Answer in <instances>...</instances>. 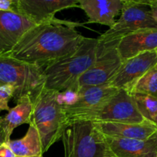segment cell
Returning a JSON list of instances; mask_svg holds the SVG:
<instances>
[{"instance_id":"obj_1","label":"cell","mask_w":157,"mask_h":157,"mask_svg":"<svg viewBox=\"0 0 157 157\" xmlns=\"http://www.w3.org/2000/svg\"><path fill=\"white\" fill-rule=\"evenodd\" d=\"M81 25L56 18L36 25L21 37L10 57L44 69L77 50L84 38L76 30Z\"/></svg>"},{"instance_id":"obj_2","label":"cell","mask_w":157,"mask_h":157,"mask_svg":"<svg viewBox=\"0 0 157 157\" xmlns=\"http://www.w3.org/2000/svg\"><path fill=\"white\" fill-rule=\"evenodd\" d=\"M98 44V38L84 37L75 52L46 66L42 71L43 87L57 92L79 90L78 81L95 61Z\"/></svg>"},{"instance_id":"obj_3","label":"cell","mask_w":157,"mask_h":157,"mask_svg":"<svg viewBox=\"0 0 157 157\" xmlns=\"http://www.w3.org/2000/svg\"><path fill=\"white\" fill-rule=\"evenodd\" d=\"M57 91L41 85L32 96V121L39 133L44 153L61 139L67 127L62 107L57 101Z\"/></svg>"},{"instance_id":"obj_4","label":"cell","mask_w":157,"mask_h":157,"mask_svg":"<svg viewBox=\"0 0 157 157\" xmlns=\"http://www.w3.org/2000/svg\"><path fill=\"white\" fill-rule=\"evenodd\" d=\"M61 139L64 157H114L105 136L93 121L68 124Z\"/></svg>"},{"instance_id":"obj_5","label":"cell","mask_w":157,"mask_h":157,"mask_svg":"<svg viewBox=\"0 0 157 157\" xmlns=\"http://www.w3.org/2000/svg\"><path fill=\"white\" fill-rule=\"evenodd\" d=\"M42 71L10 56L0 57V86H11L15 89V101L24 95L32 96L44 82Z\"/></svg>"},{"instance_id":"obj_6","label":"cell","mask_w":157,"mask_h":157,"mask_svg":"<svg viewBox=\"0 0 157 157\" xmlns=\"http://www.w3.org/2000/svg\"><path fill=\"white\" fill-rule=\"evenodd\" d=\"M119 19L114 25L98 38L101 41L121 40L128 34L144 30L157 29L150 13L149 0H125Z\"/></svg>"},{"instance_id":"obj_7","label":"cell","mask_w":157,"mask_h":157,"mask_svg":"<svg viewBox=\"0 0 157 157\" xmlns=\"http://www.w3.org/2000/svg\"><path fill=\"white\" fill-rule=\"evenodd\" d=\"M119 41H101L98 40L96 59L91 67L78 80L77 84L78 89L98 87L110 83L123 63L117 50Z\"/></svg>"},{"instance_id":"obj_8","label":"cell","mask_w":157,"mask_h":157,"mask_svg":"<svg viewBox=\"0 0 157 157\" xmlns=\"http://www.w3.org/2000/svg\"><path fill=\"white\" fill-rule=\"evenodd\" d=\"M117 91L118 89L109 84L79 88L76 102L71 106L61 107L67 126L78 121H92Z\"/></svg>"},{"instance_id":"obj_9","label":"cell","mask_w":157,"mask_h":157,"mask_svg":"<svg viewBox=\"0 0 157 157\" xmlns=\"http://www.w3.org/2000/svg\"><path fill=\"white\" fill-rule=\"evenodd\" d=\"M147 121L143 117L131 94L125 90L117 93L97 113L92 121L121 124H140Z\"/></svg>"},{"instance_id":"obj_10","label":"cell","mask_w":157,"mask_h":157,"mask_svg":"<svg viewBox=\"0 0 157 157\" xmlns=\"http://www.w3.org/2000/svg\"><path fill=\"white\" fill-rule=\"evenodd\" d=\"M157 64V51L144 52L123 61L121 67L109 85L118 90H125L130 94L133 86Z\"/></svg>"},{"instance_id":"obj_11","label":"cell","mask_w":157,"mask_h":157,"mask_svg":"<svg viewBox=\"0 0 157 157\" xmlns=\"http://www.w3.org/2000/svg\"><path fill=\"white\" fill-rule=\"evenodd\" d=\"M36 25L13 11H0V57L10 56L21 37Z\"/></svg>"},{"instance_id":"obj_12","label":"cell","mask_w":157,"mask_h":157,"mask_svg":"<svg viewBox=\"0 0 157 157\" xmlns=\"http://www.w3.org/2000/svg\"><path fill=\"white\" fill-rule=\"evenodd\" d=\"M73 7H78V0H15L14 12L39 25L55 18L59 11Z\"/></svg>"},{"instance_id":"obj_13","label":"cell","mask_w":157,"mask_h":157,"mask_svg":"<svg viewBox=\"0 0 157 157\" xmlns=\"http://www.w3.org/2000/svg\"><path fill=\"white\" fill-rule=\"evenodd\" d=\"M125 0H78V8L88 18L84 24H96L108 26L114 25L116 17L121 12Z\"/></svg>"},{"instance_id":"obj_14","label":"cell","mask_w":157,"mask_h":157,"mask_svg":"<svg viewBox=\"0 0 157 157\" xmlns=\"http://www.w3.org/2000/svg\"><path fill=\"white\" fill-rule=\"evenodd\" d=\"M105 137L114 157H157V131L144 140Z\"/></svg>"},{"instance_id":"obj_15","label":"cell","mask_w":157,"mask_h":157,"mask_svg":"<svg viewBox=\"0 0 157 157\" xmlns=\"http://www.w3.org/2000/svg\"><path fill=\"white\" fill-rule=\"evenodd\" d=\"M157 49V29L128 34L119 41L117 50L123 61L144 52Z\"/></svg>"},{"instance_id":"obj_16","label":"cell","mask_w":157,"mask_h":157,"mask_svg":"<svg viewBox=\"0 0 157 157\" xmlns=\"http://www.w3.org/2000/svg\"><path fill=\"white\" fill-rule=\"evenodd\" d=\"M94 123L103 134L110 137L144 140L153 136L157 131L156 126L148 121H145L140 124Z\"/></svg>"},{"instance_id":"obj_17","label":"cell","mask_w":157,"mask_h":157,"mask_svg":"<svg viewBox=\"0 0 157 157\" xmlns=\"http://www.w3.org/2000/svg\"><path fill=\"white\" fill-rule=\"evenodd\" d=\"M33 104L32 96L24 95L16 101V105L8 111L4 117H0V126L6 136V144L11 140V135L16 127L32 122Z\"/></svg>"},{"instance_id":"obj_18","label":"cell","mask_w":157,"mask_h":157,"mask_svg":"<svg viewBox=\"0 0 157 157\" xmlns=\"http://www.w3.org/2000/svg\"><path fill=\"white\" fill-rule=\"evenodd\" d=\"M7 144L18 157L41 156L44 153L39 133L32 121L29 124L25 136L21 139L10 140Z\"/></svg>"},{"instance_id":"obj_19","label":"cell","mask_w":157,"mask_h":157,"mask_svg":"<svg viewBox=\"0 0 157 157\" xmlns=\"http://www.w3.org/2000/svg\"><path fill=\"white\" fill-rule=\"evenodd\" d=\"M143 94L157 100V69L153 67L133 86L130 94Z\"/></svg>"},{"instance_id":"obj_20","label":"cell","mask_w":157,"mask_h":157,"mask_svg":"<svg viewBox=\"0 0 157 157\" xmlns=\"http://www.w3.org/2000/svg\"><path fill=\"white\" fill-rule=\"evenodd\" d=\"M131 94L143 117L153 123L157 114V100L153 97L143 94L136 93Z\"/></svg>"},{"instance_id":"obj_21","label":"cell","mask_w":157,"mask_h":157,"mask_svg":"<svg viewBox=\"0 0 157 157\" xmlns=\"http://www.w3.org/2000/svg\"><path fill=\"white\" fill-rule=\"evenodd\" d=\"M79 90L68 89L64 91L58 92L57 94V101L61 107H67L75 104L78 98Z\"/></svg>"},{"instance_id":"obj_22","label":"cell","mask_w":157,"mask_h":157,"mask_svg":"<svg viewBox=\"0 0 157 157\" xmlns=\"http://www.w3.org/2000/svg\"><path fill=\"white\" fill-rule=\"evenodd\" d=\"M15 89L11 86H0V113L3 110L9 111V102L14 98Z\"/></svg>"},{"instance_id":"obj_23","label":"cell","mask_w":157,"mask_h":157,"mask_svg":"<svg viewBox=\"0 0 157 157\" xmlns=\"http://www.w3.org/2000/svg\"><path fill=\"white\" fill-rule=\"evenodd\" d=\"M15 0H0V11H13Z\"/></svg>"},{"instance_id":"obj_24","label":"cell","mask_w":157,"mask_h":157,"mask_svg":"<svg viewBox=\"0 0 157 157\" xmlns=\"http://www.w3.org/2000/svg\"><path fill=\"white\" fill-rule=\"evenodd\" d=\"M0 157H16L7 144L0 145Z\"/></svg>"},{"instance_id":"obj_25","label":"cell","mask_w":157,"mask_h":157,"mask_svg":"<svg viewBox=\"0 0 157 157\" xmlns=\"http://www.w3.org/2000/svg\"><path fill=\"white\" fill-rule=\"evenodd\" d=\"M149 6L152 18L157 24V0H149Z\"/></svg>"},{"instance_id":"obj_26","label":"cell","mask_w":157,"mask_h":157,"mask_svg":"<svg viewBox=\"0 0 157 157\" xmlns=\"http://www.w3.org/2000/svg\"><path fill=\"white\" fill-rule=\"evenodd\" d=\"M3 144H6V140L4 133H3L2 130L1 128V126H0V145Z\"/></svg>"},{"instance_id":"obj_27","label":"cell","mask_w":157,"mask_h":157,"mask_svg":"<svg viewBox=\"0 0 157 157\" xmlns=\"http://www.w3.org/2000/svg\"><path fill=\"white\" fill-rule=\"evenodd\" d=\"M153 123L157 127V114H156V116L155 117V118H154V120H153Z\"/></svg>"},{"instance_id":"obj_28","label":"cell","mask_w":157,"mask_h":157,"mask_svg":"<svg viewBox=\"0 0 157 157\" xmlns=\"http://www.w3.org/2000/svg\"><path fill=\"white\" fill-rule=\"evenodd\" d=\"M156 51H157V49H156ZM156 67V68L157 69V64H156V66H155V67Z\"/></svg>"},{"instance_id":"obj_29","label":"cell","mask_w":157,"mask_h":157,"mask_svg":"<svg viewBox=\"0 0 157 157\" xmlns=\"http://www.w3.org/2000/svg\"><path fill=\"white\" fill-rule=\"evenodd\" d=\"M16 157H18V156H16ZM34 157H43V156H34Z\"/></svg>"}]
</instances>
